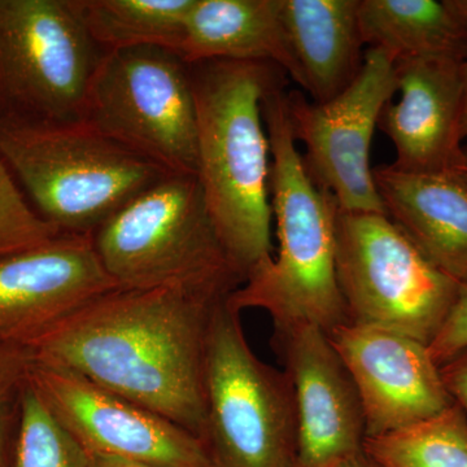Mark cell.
I'll return each instance as SVG.
<instances>
[{
  "label": "cell",
  "mask_w": 467,
  "mask_h": 467,
  "mask_svg": "<svg viewBox=\"0 0 467 467\" xmlns=\"http://www.w3.org/2000/svg\"><path fill=\"white\" fill-rule=\"evenodd\" d=\"M236 288L182 284L116 290L32 347L34 358L168 418L202 441L209 328Z\"/></svg>",
  "instance_id": "6da1fadb"
},
{
  "label": "cell",
  "mask_w": 467,
  "mask_h": 467,
  "mask_svg": "<svg viewBox=\"0 0 467 467\" xmlns=\"http://www.w3.org/2000/svg\"><path fill=\"white\" fill-rule=\"evenodd\" d=\"M198 169L209 213L234 269L245 279L273 257L270 146L263 101L285 73L260 61L193 64Z\"/></svg>",
  "instance_id": "7a4b0ae2"
},
{
  "label": "cell",
  "mask_w": 467,
  "mask_h": 467,
  "mask_svg": "<svg viewBox=\"0 0 467 467\" xmlns=\"http://www.w3.org/2000/svg\"><path fill=\"white\" fill-rule=\"evenodd\" d=\"M285 85L263 101L278 254L254 270L229 303L239 312L265 310L275 333L313 325L328 334L349 324L337 275V205L304 167L288 122Z\"/></svg>",
  "instance_id": "3957f363"
},
{
  "label": "cell",
  "mask_w": 467,
  "mask_h": 467,
  "mask_svg": "<svg viewBox=\"0 0 467 467\" xmlns=\"http://www.w3.org/2000/svg\"><path fill=\"white\" fill-rule=\"evenodd\" d=\"M0 159L36 213L61 234L94 235L165 169L77 122L0 115Z\"/></svg>",
  "instance_id": "277c9868"
},
{
  "label": "cell",
  "mask_w": 467,
  "mask_h": 467,
  "mask_svg": "<svg viewBox=\"0 0 467 467\" xmlns=\"http://www.w3.org/2000/svg\"><path fill=\"white\" fill-rule=\"evenodd\" d=\"M91 238L101 265L122 290L244 284L221 244L196 175H167Z\"/></svg>",
  "instance_id": "5b68a950"
},
{
  "label": "cell",
  "mask_w": 467,
  "mask_h": 467,
  "mask_svg": "<svg viewBox=\"0 0 467 467\" xmlns=\"http://www.w3.org/2000/svg\"><path fill=\"white\" fill-rule=\"evenodd\" d=\"M229 296L209 328L202 444L214 467H295L297 420L290 379L254 355L242 312Z\"/></svg>",
  "instance_id": "8992f818"
},
{
  "label": "cell",
  "mask_w": 467,
  "mask_h": 467,
  "mask_svg": "<svg viewBox=\"0 0 467 467\" xmlns=\"http://www.w3.org/2000/svg\"><path fill=\"white\" fill-rule=\"evenodd\" d=\"M337 275L349 324L395 331L426 346L450 315L461 285L386 214L339 208Z\"/></svg>",
  "instance_id": "52a82bcc"
},
{
  "label": "cell",
  "mask_w": 467,
  "mask_h": 467,
  "mask_svg": "<svg viewBox=\"0 0 467 467\" xmlns=\"http://www.w3.org/2000/svg\"><path fill=\"white\" fill-rule=\"evenodd\" d=\"M81 121L171 174L196 175L192 67L161 47L104 52Z\"/></svg>",
  "instance_id": "ba28073f"
},
{
  "label": "cell",
  "mask_w": 467,
  "mask_h": 467,
  "mask_svg": "<svg viewBox=\"0 0 467 467\" xmlns=\"http://www.w3.org/2000/svg\"><path fill=\"white\" fill-rule=\"evenodd\" d=\"M104 52L81 0H0V115L81 121Z\"/></svg>",
  "instance_id": "9c48e42d"
},
{
  "label": "cell",
  "mask_w": 467,
  "mask_h": 467,
  "mask_svg": "<svg viewBox=\"0 0 467 467\" xmlns=\"http://www.w3.org/2000/svg\"><path fill=\"white\" fill-rule=\"evenodd\" d=\"M398 92L395 61L368 48L352 84L333 99L316 103L300 91L285 94L295 140L304 144V167L319 189L346 212L386 214L370 150L380 116Z\"/></svg>",
  "instance_id": "30bf717a"
},
{
  "label": "cell",
  "mask_w": 467,
  "mask_h": 467,
  "mask_svg": "<svg viewBox=\"0 0 467 467\" xmlns=\"http://www.w3.org/2000/svg\"><path fill=\"white\" fill-rule=\"evenodd\" d=\"M30 383L91 456L156 467H214L198 436L75 371L34 358Z\"/></svg>",
  "instance_id": "8fae6325"
},
{
  "label": "cell",
  "mask_w": 467,
  "mask_h": 467,
  "mask_svg": "<svg viewBox=\"0 0 467 467\" xmlns=\"http://www.w3.org/2000/svg\"><path fill=\"white\" fill-rule=\"evenodd\" d=\"M88 235L51 241L0 259V342L32 348L92 300L116 290Z\"/></svg>",
  "instance_id": "7c38bea8"
},
{
  "label": "cell",
  "mask_w": 467,
  "mask_h": 467,
  "mask_svg": "<svg viewBox=\"0 0 467 467\" xmlns=\"http://www.w3.org/2000/svg\"><path fill=\"white\" fill-rule=\"evenodd\" d=\"M294 391L295 467H337L362 451L367 439L358 387L327 333L300 325L273 335Z\"/></svg>",
  "instance_id": "4fadbf2b"
},
{
  "label": "cell",
  "mask_w": 467,
  "mask_h": 467,
  "mask_svg": "<svg viewBox=\"0 0 467 467\" xmlns=\"http://www.w3.org/2000/svg\"><path fill=\"white\" fill-rule=\"evenodd\" d=\"M327 335L358 387L367 438L416 425L454 404L426 344L353 324Z\"/></svg>",
  "instance_id": "5bb4252c"
},
{
  "label": "cell",
  "mask_w": 467,
  "mask_h": 467,
  "mask_svg": "<svg viewBox=\"0 0 467 467\" xmlns=\"http://www.w3.org/2000/svg\"><path fill=\"white\" fill-rule=\"evenodd\" d=\"M462 60L396 61L400 99L389 101L378 128L396 150L393 167L407 171H450L462 152Z\"/></svg>",
  "instance_id": "9a60e30c"
},
{
  "label": "cell",
  "mask_w": 467,
  "mask_h": 467,
  "mask_svg": "<svg viewBox=\"0 0 467 467\" xmlns=\"http://www.w3.org/2000/svg\"><path fill=\"white\" fill-rule=\"evenodd\" d=\"M387 216L430 263L467 284V187L451 171L374 168Z\"/></svg>",
  "instance_id": "2e32d148"
},
{
  "label": "cell",
  "mask_w": 467,
  "mask_h": 467,
  "mask_svg": "<svg viewBox=\"0 0 467 467\" xmlns=\"http://www.w3.org/2000/svg\"><path fill=\"white\" fill-rule=\"evenodd\" d=\"M180 57L189 66L207 61H260L303 85L285 36L281 0H193Z\"/></svg>",
  "instance_id": "e0dca14e"
},
{
  "label": "cell",
  "mask_w": 467,
  "mask_h": 467,
  "mask_svg": "<svg viewBox=\"0 0 467 467\" xmlns=\"http://www.w3.org/2000/svg\"><path fill=\"white\" fill-rule=\"evenodd\" d=\"M281 17L312 101L346 90L364 60L358 0H281Z\"/></svg>",
  "instance_id": "ac0fdd59"
},
{
  "label": "cell",
  "mask_w": 467,
  "mask_h": 467,
  "mask_svg": "<svg viewBox=\"0 0 467 467\" xmlns=\"http://www.w3.org/2000/svg\"><path fill=\"white\" fill-rule=\"evenodd\" d=\"M364 45L393 61L467 57V23L453 0H358Z\"/></svg>",
  "instance_id": "d6986e66"
},
{
  "label": "cell",
  "mask_w": 467,
  "mask_h": 467,
  "mask_svg": "<svg viewBox=\"0 0 467 467\" xmlns=\"http://www.w3.org/2000/svg\"><path fill=\"white\" fill-rule=\"evenodd\" d=\"M86 23L104 51L167 48L180 55L193 0H81Z\"/></svg>",
  "instance_id": "ffe728a7"
},
{
  "label": "cell",
  "mask_w": 467,
  "mask_h": 467,
  "mask_svg": "<svg viewBox=\"0 0 467 467\" xmlns=\"http://www.w3.org/2000/svg\"><path fill=\"white\" fill-rule=\"evenodd\" d=\"M362 451L379 467H467V417L454 402L438 416L367 438Z\"/></svg>",
  "instance_id": "44dd1931"
},
{
  "label": "cell",
  "mask_w": 467,
  "mask_h": 467,
  "mask_svg": "<svg viewBox=\"0 0 467 467\" xmlns=\"http://www.w3.org/2000/svg\"><path fill=\"white\" fill-rule=\"evenodd\" d=\"M91 454L58 422L29 383L12 467H90Z\"/></svg>",
  "instance_id": "7402d4cb"
},
{
  "label": "cell",
  "mask_w": 467,
  "mask_h": 467,
  "mask_svg": "<svg viewBox=\"0 0 467 467\" xmlns=\"http://www.w3.org/2000/svg\"><path fill=\"white\" fill-rule=\"evenodd\" d=\"M58 234L57 227L36 213L0 159V259L43 244Z\"/></svg>",
  "instance_id": "603a6c76"
},
{
  "label": "cell",
  "mask_w": 467,
  "mask_h": 467,
  "mask_svg": "<svg viewBox=\"0 0 467 467\" xmlns=\"http://www.w3.org/2000/svg\"><path fill=\"white\" fill-rule=\"evenodd\" d=\"M33 350L0 342V467H12L24 393L30 383Z\"/></svg>",
  "instance_id": "cb8c5ba5"
},
{
  "label": "cell",
  "mask_w": 467,
  "mask_h": 467,
  "mask_svg": "<svg viewBox=\"0 0 467 467\" xmlns=\"http://www.w3.org/2000/svg\"><path fill=\"white\" fill-rule=\"evenodd\" d=\"M427 348L439 368L467 349V284L460 285L450 315Z\"/></svg>",
  "instance_id": "d4e9b609"
},
{
  "label": "cell",
  "mask_w": 467,
  "mask_h": 467,
  "mask_svg": "<svg viewBox=\"0 0 467 467\" xmlns=\"http://www.w3.org/2000/svg\"><path fill=\"white\" fill-rule=\"evenodd\" d=\"M441 373L451 398L467 416V349L441 365Z\"/></svg>",
  "instance_id": "484cf974"
},
{
  "label": "cell",
  "mask_w": 467,
  "mask_h": 467,
  "mask_svg": "<svg viewBox=\"0 0 467 467\" xmlns=\"http://www.w3.org/2000/svg\"><path fill=\"white\" fill-rule=\"evenodd\" d=\"M454 5L459 9L461 16L467 23V0H453ZM463 77V117H462V133L463 138H467V57L462 64Z\"/></svg>",
  "instance_id": "4316f807"
},
{
  "label": "cell",
  "mask_w": 467,
  "mask_h": 467,
  "mask_svg": "<svg viewBox=\"0 0 467 467\" xmlns=\"http://www.w3.org/2000/svg\"><path fill=\"white\" fill-rule=\"evenodd\" d=\"M90 467H156L144 465V463L131 462V461L112 459V457L91 456Z\"/></svg>",
  "instance_id": "83f0119b"
},
{
  "label": "cell",
  "mask_w": 467,
  "mask_h": 467,
  "mask_svg": "<svg viewBox=\"0 0 467 467\" xmlns=\"http://www.w3.org/2000/svg\"><path fill=\"white\" fill-rule=\"evenodd\" d=\"M450 171L456 175L457 178L467 187V146L462 147V152Z\"/></svg>",
  "instance_id": "f1b7e54d"
},
{
  "label": "cell",
  "mask_w": 467,
  "mask_h": 467,
  "mask_svg": "<svg viewBox=\"0 0 467 467\" xmlns=\"http://www.w3.org/2000/svg\"><path fill=\"white\" fill-rule=\"evenodd\" d=\"M337 467H379L374 462L370 457L365 454V451H359V453L355 454V456L350 457V459L343 461L342 463H339Z\"/></svg>",
  "instance_id": "f546056e"
}]
</instances>
